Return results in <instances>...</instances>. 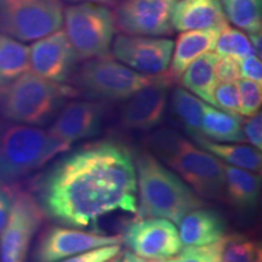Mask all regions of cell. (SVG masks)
Wrapping results in <instances>:
<instances>
[{"mask_svg": "<svg viewBox=\"0 0 262 262\" xmlns=\"http://www.w3.org/2000/svg\"><path fill=\"white\" fill-rule=\"evenodd\" d=\"M44 215L84 228L117 211L137 212L135 159L113 140L88 143L58 159L37 183Z\"/></svg>", "mask_w": 262, "mask_h": 262, "instance_id": "6da1fadb", "label": "cell"}, {"mask_svg": "<svg viewBox=\"0 0 262 262\" xmlns=\"http://www.w3.org/2000/svg\"><path fill=\"white\" fill-rule=\"evenodd\" d=\"M157 159L178 173L202 198L225 199V172L222 162L186 139L176 130L162 127L145 140Z\"/></svg>", "mask_w": 262, "mask_h": 262, "instance_id": "7a4b0ae2", "label": "cell"}, {"mask_svg": "<svg viewBox=\"0 0 262 262\" xmlns=\"http://www.w3.org/2000/svg\"><path fill=\"white\" fill-rule=\"evenodd\" d=\"M135 169L141 217H162L179 224L187 212L206 206L201 195L152 153L141 152L135 158Z\"/></svg>", "mask_w": 262, "mask_h": 262, "instance_id": "3957f363", "label": "cell"}, {"mask_svg": "<svg viewBox=\"0 0 262 262\" xmlns=\"http://www.w3.org/2000/svg\"><path fill=\"white\" fill-rule=\"evenodd\" d=\"M70 148L71 145L39 127L0 123V182L14 183Z\"/></svg>", "mask_w": 262, "mask_h": 262, "instance_id": "277c9868", "label": "cell"}, {"mask_svg": "<svg viewBox=\"0 0 262 262\" xmlns=\"http://www.w3.org/2000/svg\"><path fill=\"white\" fill-rule=\"evenodd\" d=\"M75 94L73 88L26 72L0 88V114L12 123L44 125Z\"/></svg>", "mask_w": 262, "mask_h": 262, "instance_id": "5b68a950", "label": "cell"}, {"mask_svg": "<svg viewBox=\"0 0 262 262\" xmlns=\"http://www.w3.org/2000/svg\"><path fill=\"white\" fill-rule=\"evenodd\" d=\"M64 33L78 61L110 55L116 22L106 5L83 2L63 11Z\"/></svg>", "mask_w": 262, "mask_h": 262, "instance_id": "8992f818", "label": "cell"}, {"mask_svg": "<svg viewBox=\"0 0 262 262\" xmlns=\"http://www.w3.org/2000/svg\"><path fill=\"white\" fill-rule=\"evenodd\" d=\"M162 78L141 74L107 55L85 62L77 74V84L91 97L116 102L126 101Z\"/></svg>", "mask_w": 262, "mask_h": 262, "instance_id": "52a82bcc", "label": "cell"}, {"mask_svg": "<svg viewBox=\"0 0 262 262\" xmlns=\"http://www.w3.org/2000/svg\"><path fill=\"white\" fill-rule=\"evenodd\" d=\"M60 0H0V32L19 41H35L61 29Z\"/></svg>", "mask_w": 262, "mask_h": 262, "instance_id": "ba28073f", "label": "cell"}, {"mask_svg": "<svg viewBox=\"0 0 262 262\" xmlns=\"http://www.w3.org/2000/svg\"><path fill=\"white\" fill-rule=\"evenodd\" d=\"M42 220L44 211L37 198L16 189L9 220L0 235V262H26Z\"/></svg>", "mask_w": 262, "mask_h": 262, "instance_id": "9c48e42d", "label": "cell"}, {"mask_svg": "<svg viewBox=\"0 0 262 262\" xmlns=\"http://www.w3.org/2000/svg\"><path fill=\"white\" fill-rule=\"evenodd\" d=\"M122 243L119 235H107L83 229L50 226L39 235L32 262H58L91 249Z\"/></svg>", "mask_w": 262, "mask_h": 262, "instance_id": "30bf717a", "label": "cell"}, {"mask_svg": "<svg viewBox=\"0 0 262 262\" xmlns=\"http://www.w3.org/2000/svg\"><path fill=\"white\" fill-rule=\"evenodd\" d=\"M113 57L135 72L160 75L169 70L173 41L162 37L119 34L112 42Z\"/></svg>", "mask_w": 262, "mask_h": 262, "instance_id": "8fae6325", "label": "cell"}, {"mask_svg": "<svg viewBox=\"0 0 262 262\" xmlns=\"http://www.w3.org/2000/svg\"><path fill=\"white\" fill-rule=\"evenodd\" d=\"M176 3L178 0H120L113 15L116 27L129 35H170Z\"/></svg>", "mask_w": 262, "mask_h": 262, "instance_id": "7c38bea8", "label": "cell"}, {"mask_svg": "<svg viewBox=\"0 0 262 262\" xmlns=\"http://www.w3.org/2000/svg\"><path fill=\"white\" fill-rule=\"evenodd\" d=\"M122 242L137 256L149 260L175 257L182 248L176 226L162 217H141L131 222Z\"/></svg>", "mask_w": 262, "mask_h": 262, "instance_id": "4fadbf2b", "label": "cell"}, {"mask_svg": "<svg viewBox=\"0 0 262 262\" xmlns=\"http://www.w3.org/2000/svg\"><path fill=\"white\" fill-rule=\"evenodd\" d=\"M170 78L163 77L126 100L119 116L125 130L152 131L159 126L169 104Z\"/></svg>", "mask_w": 262, "mask_h": 262, "instance_id": "5bb4252c", "label": "cell"}, {"mask_svg": "<svg viewBox=\"0 0 262 262\" xmlns=\"http://www.w3.org/2000/svg\"><path fill=\"white\" fill-rule=\"evenodd\" d=\"M77 55L64 31L51 33L29 47V64L33 73L55 83H66L73 73Z\"/></svg>", "mask_w": 262, "mask_h": 262, "instance_id": "9a60e30c", "label": "cell"}, {"mask_svg": "<svg viewBox=\"0 0 262 262\" xmlns=\"http://www.w3.org/2000/svg\"><path fill=\"white\" fill-rule=\"evenodd\" d=\"M103 107L93 101H71L63 104L48 131L57 140L72 143L97 136L103 123Z\"/></svg>", "mask_w": 262, "mask_h": 262, "instance_id": "2e32d148", "label": "cell"}, {"mask_svg": "<svg viewBox=\"0 0 262 262\" xmlns=\"http://www.w3.org/2000/svg\"><path fill=\"white\" fill-rule=\"evenodd\" d=\"M228 25L220 0H178L172 11L173 31L222 28Z\"/></svg>", "mask_w": 262, "mask_h": 262, "instance_id": "e0dca14e", "label": "cell"}, {"mask_svg": "<svg viewBox=\"0 0 262 262\" xmlns=\"http://www.w3.org/2000/svg\"><path fill=\"white\" fill-rule=\"evenodd\" d=\"M180 241L183 247H201L221 241L226 235L225 219L212 209H194L179 221Z\"/></svg>", "mask_w": 262, "mask_h": 262, "instance_id": "ac0fdd59", "label": "cell"}, {"mask_svg": "<svg viewBox=\"0 0 262 262\" xmlns=\"http://www.w3.org/2000/svg\"><path fill=\"white\" fill-rule=\"evenodd\" d=\"M221 29L209 28L182 32L176 42H173L169 78L179 79L193 61L206 52L214 50Z\"/></svg>", "mask_w": 262, "mask_h": 262, "instance_id": "d6986e66", "label": "cell"}, {"mask_svg": "<svg viewBox=\"0 0 262 262\" xmlns=\"http://www.w3.org/2000/svg\"><path fill=\"white\" fill-rule=\"evenodd\" d=\"M225 172V198L239 210H254L261 195V178L257 172L222 163Z\"/></svg>", "mask_w": 262, "mask_h": 262, "instance_id": "ffe728a7", "label": "cell"}, {"mask_svg": "<svg viewBox=\"0 0 262 262\" xmlns=\"http://www.w3.org/2000/svg\"><path fill=\"white\" fill-rule=\"evenodd\" d=\"M191 136L196 146L211 153L222 163L253 172L261 171L262 156L260 149L244 143L215 142L203 136L202 134H194Z\"/></svg>", "mask_w": 262, "mask_h": 262, "instance_id": "44dd1931", "label": "cell"}, {"mask_svg": "<svg viewBox=\"0 0 262 262\" xmlns=\"http://www.w3.org/2000/svg\"><path fill=\"white\" fill-rule=\"evenodd\" d=\"M219 58L220 56L216 52H206L193 61L180 77L186 90L211 106H215L214 91L217 85L215 67Z\"/></svg>", "mask_w": 262, "mask_h": 262, "instance_id": "7402d4cb", "label": "cell"}, {"mask_svg": "<svg viewBox=\"0 0 262 262\" xmlns=\"http://www.w3.org/2000/svg\"><path fill=\"white\" fill-rule=\"evenodd\" d=\"M243 122L241 116L216 110L205 103L201 134L215 142L244 143L247 142L243 133Z\"/></svg>", "mask_w": 262, "mask_h": 262, "instance_id": "603a6c76", "label": "cell"}, {"mask_svg": "<svg viewBox=\"0 0 262 262\" xmlns=\"http://www.w3.org/2000/svg\"><path fill=\"white\" fill-rule=\"evenodd\" d=\"M29 47L0 32V88L29 71Z\"/></svg>", "mask_w": 262, "mask_h": 262, "instance_id": "cb8c5ba5", "label": "cell"}, {"mask_svg": "<svg viewBox=\"0 0 262 262\" xmlns=\"http://www.w3.org/2000/svg\"><path fill=\"white\" fill-rule=\"evenodd\" d=\"M170 103L173 114L189 135L201 134L205 102L183 88H176L171 94Z\"/></svg>", "mask_w": 262, "mask_h": 262, "instance_id": "d4e9b609", "label": "cell"}, {"mask_svg": "<svg viewBox=\"0 0 262 262\" xmlns=\"http://www.w3.org/2000/svg\"><path fill=\"white\" fill-rule=\"evenodd\" d=\"M226 17L244 32L257 33L262 28V0H220Z\"/></svg>", "mask_w": 262, "mask_h": 262, "instance_id": "484cf974", "label": "cell"}, {"mask_svg": "<svg viewBox=\"0 0 262 262\" xmlns=\"http://www.w3.org/2000/svg\"><path fill=\"white\" fill-rule=\"evenodd\" d=\"M216 54L219 56H231L242 60L251 55H256L250 39L243 31L226 25L222 27L215 44Z\"/></svg>", "mask_w": 262, "mask_h": 262, "instance_id": "4316f807", "label": "cell"}, {"mask_svg": "<svg viewBox=\"0 0 262 262\" xmlns=\"http://www.w3.org/2000/svg\"><path fill=\"white\" fill-rule=\"evenodd\" d=\"M221 262H261V247L242 234L225 235Z\"/></svg>", "mask_w": 262, "mask_h": 262, "instance_id": "83f0119b", "label": "cell"}, {"mask_svg": "<svg viewBox=\"0 0 262 262\" xmlns=\"http://www.w3.org/2000/svg\"><path fill=\"white\" fill-rule=\"evenodd\" d=\"M239 89V114L244 117H253L260 112L262 103V88L261 84L250 79H239L237 81Z\"/></svg>", "mask_w": 262, "mask_h": 262, "instance_id": "f1b7e54d", "label": "cell"}, {"mask_svg": "<svg viewBox=\"0 0 262 262\" xmlns=\"http://www.w3.org/2000/svg\"><path fill=\"white\" fill-rule=\"evenodd\" d=\"M225 238V237H224ZM224 238L221 241L201 247H185L173 262H221Z\"/></svg>", "mask_w": 262, "mask_h": 262, "instance_id": "f546056e", "label": "cell"}, {"mask_svg": "<svg viewBox=\"0 0 262 262\" xmlns=\"http://www.w3.org/2000/svg\"><path fill=\"white\" fill-rule=\"evenodd\" d=\"M214 107H219L224 112L239 116V89L237 83H220L214 91Z\"/></svg>", "mask_w": 262, "mask_h": 262, "instance_id": "4dcf8cb0", "label": "cell"}, {"mask_svg": "<svg viewBox=\"0 0 262 262\" xmlns=\"http://www.w3.org/2000/svg\"><path fill=\"white\" fill-rule=\"evenodd\" d=\"M120 253V244L106 245L73 255L58 262H106Z\"/></svg>", "mask_w": 262, "mask_h": 262, "instance_id": "1f68e13d", "label": "cell"}, {"mask_svg": "<svg viewBox=\"0 0 262 262\" xmlns=\"http://www.w3.org/2000/svg\"><path fill=\"white\" fill-rule=\"evenodd\" d=\"M215 74L220 83H237L242 78L239 60L231 56H220L216 63Z\"/></svg>", "mask_w": 262, "mask_h": 262, "instance_id": "d6a6232c", "label": "cell"}, {"mask_svg": "<svg viewBox=\"0 0 262 262\" xmlns=\"http://www.w3.org/2000/svg\"><path fill=\"white\" fill-rule=\"evenodd\" d=\"M17 187L11 183H0V233L6 226Z\"/></svg>", "mask_w": 262, "mask_h": 262, "instance_id": "836d02e7", "label": "cell"}, {"mask_svg": "<svg viewBox=\"0 0 262 262\" xmlns=\"http://www.w3.org/2000/svg\"><path fill=\"white\" fill-rule=\"evenodd\" d=\"M250 119L243 122V133L245 140L257 149H262V116L261 111L255 116L249 117Z\"/></svg>", "mask_w": 262, "mask_h": 262, "instance_id": "e575fe53", "label": "cell"}, {"mask_svg": "<svg viewBox=\"0 0 262 262\" xmlns=\"http://www.w3.org/2000/svg\"><path fill=\"white\" fill-rule=\"evenodd\" d=\"M239 64H241L242 77L262 84V64L257 55H251V56L242 58L239 60Z\"/></svg>", "mask_w": 262, "mask_h": 262, "instance_id": "d590c367", "label": "cell"}, {"mask_svg": "<svg viewBox=\"0 0 262 262\" xmlns=\"http://www.w3.org/2000/svg\"><path fill=\"white\" fill-rule=\"evenodd\" d=\"M120 262H146L142 257L137 256L136 254H134L133 251H124L122 254V260Z\"/></svg>", "mask_w": 262, "mask_h": 262, "instance_id": "8d00e7d4", "label": "cell"}, {"mask_svg": "<svg viewBox=\"0 0 262 262\" xmlns=\"http://www.w3.org/2000/svg\"><path fill=\"white\" fill-rule=\"evenodd\" d=\"M67 2H72V3L89 2V3H96V4H102V5H116L120 2V0H67Z\"/></svg>", "mask_w": 262, "mask_h": 262, "instance_id": "74e56055", "label": "cell"}, {"mask_svg": "<svg viewBox=\"0 0 262 262\" xmlns=\"http://www.w3.org/2000/svg\"><path fill=\"white\" fill-rule=\"evenodd\" d=\"M120 260H122V254L119 253L118 255H116V256H114V257L111 258V260H108L106 262H120Z\"/></svg>", "mask_w": 262, "mask_h": 262, "instance_id": "f35d334b", "label": "cell"}, {"mask_svg": "<svg viewBox=\"0 0 262 262\" xmlns=\"http://www.w3.org/2000/svg\"><path fill=\"white\" fill-rule=\"evenodd\" d=\"M148 262H173V260L172 258L171 260H170V258H165V260H150Z\"/></svg>", "mask_w": 262, "mask_h": 262, "instance_id": "ab89813d", "label": "cell"}, {"mask_svg": "<svg viewBox=\"0 0 262 262\" xmlns=\"http://www.w3.org/2000/svg\"><path fill=\"white\" fill-rule=\"evenodd\" d=\"M0 183H2V182H0Z\"/></svg>", "mask_w": 262, "mask_h": 262, "instance_id": "60d3db41", "label": "cell"}]
</instances>
